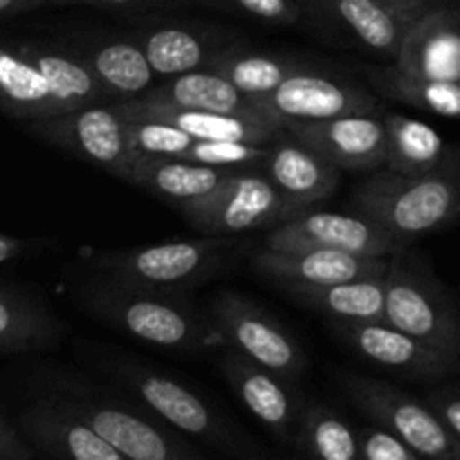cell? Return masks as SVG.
Here are the masks:
<instances>
[{"mask_svg":"<svg viewBox=\"0 0 460 460\" xmlns=\"http://www.w3.org/2000/svg\"><path fill=\"white\" fill-rule=\"evenodd\" d=\"M353 211L376 220L411 243L447 227L460 216V146H452L436 169L402 175L377 169L355 187Z\"/></svg>","mask_w":460,"mask_h":460,"instance_id":"cell-1","label":"cell"},{"mask_svg":"<svg viewBox=\"0 0 460 460\" xmlns=\"http://www.w3.org/2000/svg\"><path fill=\"white\" fill-rule=\"evenodd\" d=\"M84 304L102 322L133 340L164 350H198L218 337L211 322L166 292L106 279L90 286Z\"/></svg>","mask_w":460,"mask_h":460,"instance_id":"cell-2","label":"cell"},{"mask_svg":"<svg viewBox=\"0 0 460 460\" xmlns=\"http://www.w3.org/2000/svg\"><path fill=\"white\" fill-rule=\"evenodd\" d=\"M385 281L386 323L460 359V314L438 279L404 250L391 256Z\"/></svg>","mask_w":460,"mask_h":460,"instance_id":"cell-3","label":"cell"},{"mask_svg":"<svg viewBox=\"0 0 460 460\" xmlns=\"http://www.w3.org/2000/svg\"><path fill=\"white\" fill-rule=\"evenodd\" d=\"M182 218L202 236H236L254 229H272L301 214L265 173L232 171L207 196L178 207Z\"/></svg>","mask_w":460,"mask_h":460,"instance_id":"cell-4","label":"cell"},{"mask_svg":"<svg viewBox=\"0 0 460 460\" xmlns=\"http://www.w3.org/2000/svg\"><path fill=\"white\" fill-rule=\"evenodd\" d=\"M227 250L229 241L223 236L166 241L103 254L97 259V268L115 281L175 295L209 279Z\"/></svg>","mask_w":460,"mask_h":460,"instance_id":"cell-5","label":"cell"},{"mask_svg":"<svg viewBox=\"0 0 460 460\" xmlns=\"http://www.w3.org/2000/svg\"><path fill=\"white\" fill-rule=\"evenodd\" d=\"M350 402L425 460H460V438L429 402L376 377L346 376Z\"/></svg>","mask_w":460,"mask_h":460,"instance_id":"cell-6","label":"cell"},{"mask_svg":"<svg viewBox=\"0 0 460 460\" xmlns=\"http://www.w3.org/2000/svg\"><path fill=\"white\" fill-rule=\"evenodd\" d=\"M31 135L128 182L137 153L130 146L128 115L117 102L94 103L31 121Z\"/></svg>","mask_w":460,"mask_h":460,"instance_id":"cell-7","label":"cell"},{"mask_svg":"<svg viewBox=\"0 0 460 460\" xmlns=\"http://www.w3.org/2000/svg\"><path fill=\"white\" fill-rule=\"evenodd\" d=\"M407 245V241L358 211L341 214L313 207L272 227L265 236L270 250H332L385 259L400 254Z\"/></svg>","mask_w":460,"mask_h":460,"instance_id":"cell-8","label":"cell"},{"mask_svg":"<svg viewBox=\"0 0 460 460\" xmlns=\"http://www.w3.org/2000/svg\"><path fill=\"white\" fill-rule=\"evenodd\" d=\"M209 322L220 340L252 362L292 382L305 367L304 350L265 310L236 292H220L209 301Z\"/></svg>","mask_w":460,"mask_h":460,"instance_id":"cell-9","label":"cell"},{"mask_svg":"<svg viewBox=\"0 0 460 460\" xmlns=\"http://www.w3.org/2000/svg\"><path fill=\"white\" fill-rule=\"evenodd\" d=\"M261 111L279 126L337 119L346 115H376L371 94L349 81L299 70L268 97L256 99Z\"/></svg>","mask_w":460,"mask_h":460,"instance_id":"cell-10","label":"cell"},{"mask_svg":"<svg viewBox=\"0 0 460 460\" xmlns=\"http://www.w3.org/2000/svg\"><path fill=\"white\" fill-rule=\"evenodd\" d=\"M335 332L364 362L411 380H443L460 367L458 358L440 353L386 322L335 323Z\"/></svg>","mask_w":460,"mask_h":460,"instance_id":"cell-11","label":"cell"},{"mask_svg":"<svg viewBox=\"0 0 460 460\" xmlns=\"http://www.w3.org/2000/svg\"><path fill=\"white\" fill-rule=\"evenodd\" d=\"M61 407L93 427L103 440L112 445L121 456L128 460H189L187 449L162 429H157L146 418L117 407V404L93 400L79 391L57 395Z\"/></svg>","mask_w":460,"mask_h":460,"instance_id":"cell-12","label":"cell"},{"mask_svg":"<svg viewBox=\"0 0 460 460\" xmlns=\"http://www.w3.org/2000/svg\"><path fill=\"white\" fill-rule=\"evenodd\" d=\"M283 128L341 171H377L386 166V126L377 115H346Z\"/></svg>","mask_w":460,"mask_h":460,"instance_id":"cell-13","label":"cell"},{"mask_svg":"<svg viewBox=\"0 0 460 460\" xmlns=\"http://www.w3.org/2000/svg\"><path fill=\"white\" fill-rule=\"evenodd\" d=\"M394 67L416 79L460 84V9L431 7L416 18Z\"/></svg>","mask_w":460,"mask_h":460,"instance_id":"cell-14","label":"cell"},{"mask_svg":"<svg viewBox=\"0 0 460 460\" xmlns=\"http://www.w3.org/2000/svg\"><path fill=\"white\" fill-rule=\"evenodd\" d=\"M385 256H359L332 250H270L254 254V268L263 277L295 286H331L353 279L385 277L389 270Z\"/></svg>","mask_w":460,"mask_h":460,"instance_id":"cell-15","label":"cell"},{"mask_svg":"<svg viewBox=\"0 0 460 460\" xmlns=\"http://www.w3.org/2000/svg\"><path fill=\"white\" fill-rule=\"evenodd\" d=\"M263 169L274 187L301 209L328 200L341 184V169L286 128L270 144Z\"/></svg>","mask_w":460,"mask_h":460,"instance_id":"cell-16","label":"cell"},{"mask_svg":"<svg viewBox=\"0 0 460 460\" xmlns=\"http://www.w3.org/2000/svg\"><path fill=\"white\" fill-rule=\"evenodd\" d=\"M121 111L142 119L164 121V124L180 128L182 133L191 135L193 139H205V142H247L270 146L283 126L268 119H256L245 115H225V112L193 111V108L169 106V103H157L146 97L126 99L117 102Z\"/></svg>","mask_w":460,"mask_h":460,"instance_id":"cell-17","label":"cell"},{"mask_svg":"<svg viewBox=\"0 0 460 460\" xmlns=\"http://www.w3.org/2000/svg\"><path fill=\"white\" fill-rule=\"evenodd\" d=\"M299 4L344 30L364 49L394 61L416 21L380 0H299Z\"/></svg>","mask_w":460,"mask_h":460,"instance_id":"cell-18","label":"cell"},{"mask_svg":"<svg viewBox=\"0 0 460 460\" xmlns=\"http://www.w3.org/2000/svg\"><path fill=\"white\" fill-rule=\"evenodd\" d=\"M223 373L252 416L259 418L279 438H295L299 407L292 391L288 389V380L236 350H229L223 358Z\"/></svg>","mask_w":460,"mask_h":460,"instance_id":"cell-19","label":"cell"},{"mask_svg":"<svg viewBox=\"0 0 460 460\" xmlns=\"http://www.w3.org/2000/svg\"><path fill=\"white\" fill-rule=\"evenodd\" d=\"M21 425L36 447L57 460H128L54 398L27 409Z\"/></svg>","mask_w":460,"mask_h":460,"instance_id":"cell-20","label":"cell"},{"mask_svg":"<svg viewBox=\"0 0 460 460\" xmlns=\"http://www.w3.org/2000/svg\"><path fill=\"white\" fill-rule=\"evenodd\" d=\"M117 376L155 416H160L178 431L198 436V438L218 436V420L205 400L173 377L135 367V364H121Z\"/></svg>","mask_w":460,"mask_h":460,"instance_id":"cell-21","label":"cell"},{"mask_svg":"<svg viewBox=\"0 0 460 460\" xmlns=\"http://www.w3.org/2000/svg\"><path fill=\"white\" fill-rule=\"evenodd\" d=\"M16 49L31 66L39 67V72L49 84L54 99H57L63 112L112 102L79 49H66L57 48V45L40 43H22Z\"/></svg>","mask_w":460,"mask_h":460,"instance_id":"cell-22","label":"cell"},{"mask_svg":"<svg viewBox=\"0 0 460 460\" xmlns=\"http://www.w3.org/2000/svg\"><path fill=\"white\" fill-rule=\"evenodd\" d=\"M144 97L157 103H169V106L225 112V115H245L272 121L261 111L256 99L243 94L232 81L211 70H196L187 72V75L169 76V79L155 84V88L144 94Z\"/></svg>","mask_w":460,"mask_h":460,"instance_id":"cell-23","label":"cell"},{"mask_svg":"<svg viewBox=\"0 0 460 460\" xmlns=\"http://www.w3.org/2000/svg\"><path fill=\"white\" fill-rule=\"evenodd\" d=\"M288 292L308 308L326 314L335 323L386 322L385 277L353 279L331 286H295L283 283Z\"/></svg>","mask_w":460,"mask_h":460,"instance_id":"cell-24","label":"cell"},{"mask_svg":"<svg viewBox=\"0 0 460 460\" xmlns=\"http://www.w3.org/2000/svg\"><path fill=\"white\" fill-rule=\"evenodd\" d=\"M232 171L178 160V157L137 155L128 182L162 200L178 207L207 196L223 182Z\"/></svg>","mask_w":460,"mask_h":460,"instance_id":"cell-25","label":"cell"},{"mask_svg":"<svg viewBox=\"0 0 460 460\" xmlns=\"http://www.w3.org/2000/svg\"><path fill=\"white\" fill-rule=\"evenodd\" d=\"M81 54L111 99H137L155 88L157 75L133 36L99 40Z\"/></svg>","mask_w":460,"mask_h":460,"instance_id":"cell-26","label":"cell"},{"mask_svg":"<svg viewBox=\"0 0 460 460\" xmlns=\"http://www.w3.org/2000/svg\"><path fill=\"white\" fill-rule=\"evenodd\" d=\"M146 54L153 72L160 79L205 70L211 58L223 48L211 43L209 34L189 25H155L133 34Z\"/></svg>","mask_w":460,"mask_h":460,"instance_id":"cell-27","label":"cell"},{"mask_svg":"<svg viewBox=\"0 0 460 460\" xmlns=\"http://www.w3.org/2000/svg\"><path fill=\"white\" fill-rule=\"evenodd\" d=\"M0 106L25 121L63 115L52 88L18 49L0 45Z\"/></svg>","mask_w":460,"mask_h":460,"instance_id":"cell-28","label":"cell"},{"mask_svg":"<svg viewBox=\"0 0 460 460\" xmlns=\"http://www.w3.org/2000/svg\"><path fill=\"white\" fill-rule=\"evenodd\" d=\"M386 126V169L402 175H420L436 169L449 148L434 126L420 119L389 112Z\"/></svg>","mask_w":460,"mask_h":460,"instance_id":"cell-29","label":"cell"},{"mask_svg":"<svg viewBox=\"0 0 460 460\" xmlns=\"http://www.w3.org/2000/svg\"><path fill=\"white\" fill-rule=\"evenodd\" d=\"M205 70L218 72L232 81L243 94L252 99H263L279 88L288 76L304 70L299 63L274 54L250 52V49H220Z\"/></svg>","mask_w":460,"mask_h":460,"instance_id":"cell-30","label":"cell"},{"mask_svg":"<svg viewBox=\"0 0 460 460\" xmlns=\"http://www.w3.org/2000/svg\"><path fill=\"white\" fill-rule=\"evenodd\" d=\"M299 443L310 460H364L362 438L332 409L313 404L304 413Z\"/></svg>","mask_w":460,"mask_h":460,"instance_id":"cell-31","label":"cell"},{"mask_svg":"<svg viewBox=\"0 0 460 460\" xmlns=\"http://www.w3.org/2000/svg\"><path fill=\"white\" fill-rule=\"evenodd\" d=\"M54 322L39 304L0 288V350H30L49 344Z\"/></svg>","mask_w":460,"mask_h":460,"instance_id":"cell-32","label":"cell"},{"mask_svg":"<svg viewBox=\"0 0 460 460\" xmlns=\"http://www.w3.org/2000/svg\"><path fill=\"white\" fill-rule=\"evenodd\" d=\"M371 79L377 88L398 102L422 108L434 115L460 119V84L416 79V76L402 75L395 67L373 70Z\"/></svg>","mask_w":460,"mask_h":460,"instance_id":"cell-33","label":"cell"},{"mask_svg":"<svg viewBox=\"0 0 460 460\" xmlns=\"http://www.w3.org/2000/svg\"><path fill=\"white\" fill-rule=\"evenodd\" d=\"M268 148L270 146L247 142H205V139H196L178 160L227 171H241L250 169V166L256 169V166H263V162L268 160Z\"/></svg>","mask_w":460,"mask_h":460,"instance_id":"cell-34","label":"cell"},{"mask_svg":"<svg viewBox=\"0 0 460 460\" xmlns=\"http://www.w3.org/2000/svg\"><path fill=\"white\" fill-rule=\"evenodd\" d=\"M128 137L133 151L146 157H180L196 142L191 135L182 133L164 121L142 119V117L133 115H128Z\"/></svg>","mask_w":460,"mask_h":460,"instance_id":"cell-35","label":"cell"},{"mask_svg":"<svg viewBox=\"0 0 460 460\" xmlns=\"http://www.w3.org/2000/svg\"><path fill=\"white\" fill-rule=\"evenodd\" d=\"M359 438L364 460H425L382 427H367L359 431Z\"/></svg>","mask_w":460,"mask_h":460,"instance_id":"cell-36","label":"cell"},{"mask_svg":"<svg viewBox=\"0 0 460 460\" xmlns=\"http://www.w3.org/2000/svg\"><path fill=\"white\" fill-rule=\"evenodd\" d=\"M238 12L272 25H292L299 21V0H225Z\"/></svg>","mask_w":460,"mask_h":460,"instance_id":"cell-37","label":"cell"},{"mask_svg":"<svg viewBox=\"0 0 460 460\" xmlns=\"http://www.w3.org/2000/svg\"><path fill=\"white\" fill-rule=\"evenodd\" d=\"M0 460H34L30 445L3 418H0Z\"/></svg>","mask_w":460,"mask_h":460,"instance_id":"cell-38","label":"cell"},{"mask_svg":"<svg viewBox=\"0 0 460 460\" xmlns=\"http://www.w3.org/2000/svg\"><path fill=\"white\" fill-rule=\"evenodd\" d=\"M429 404L438 411V416L452 427L454 434L460 438V391H438V394L429 395Z\"/></svg>","mask_w":460,"mask_h":460,"instance_id":"cell-39","label":"cell"},{"mask_svg":"<svg viewBox=\"0 0 460 460\" xmlns=\"http://www.w3.org/2000/svg\"><path fill=\"white\" fill-rule=\"evenodd\" d=\"M166 3V0H88L85 4L102 9H112V12H135V9L153 7V4Z\"/></svg>","mask_w":460,"mask_h":460,"instance_id":"cell-40","label":"cell"},{"mask_svg":"<svg viewBox=\"0 0 460 460\" xmlns=\"http://www.w3.org/2000/svg\"><path fill=\"white\" fill-rule=\"evenodd\" d=\"M380 3L389 4V7L398 9V12L407 13L411 18H420L422 13L429 12L431 7H436V0H380Z\"/></svg>","mask_w":460,"mask_h":460,"instance_id":"cell-41","label":"cell"},{"mask_svg":"<svg viewBox=\"0 0 460 460\" xmlns=\"http://www.w3.org/2000/svg\"><path fill=\"white\" fill-rule=\"evenodd\" d=\"M40 0H0V18L16 16V13L30 12V9L40 7Z\"/></svg>","mask_w":460,"mask_h":460,"instance_id":"cell-42","label":"cell"},{"mask_svg":"<svg viewBox=\"0 0 460 460\" xmlns=\"http://www.w3.org/2000/svg\"><path fill=\"white\" fill-rule=\"evenodd\" d=\"M22 250H25V243L22 241H18V238L0 236V263H4V261L18 256Z\"/></svg>","mask_w":460,"mask_h":460,"instance_id":"cell-43","label":"cell"},{"mask_svg":"<svg viewBox=\"0 0 460 460\" xmlns=\"http://www.w3.org/2000/svg\"><path fill=\"white\" fill-rule=\"evenodd\" d=\"M40 3H88V0H40Z\"/></svg>","mask_w":460,"mask_h":460,"instance_id":"cell-44","label":"cell"}]
</instances>
